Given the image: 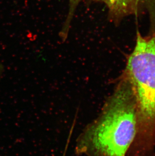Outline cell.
I'll return each mask as SVG.
<instances>
[{
  "label": "cell",
  "instance_id": "6da1fadb",
  "mask_svg": "<svg viewBox=\"0 0 155 156\" xmlns=\"http://www.w3.org/2000/svg\"><path fill=\"white\" fill-rule=\"evenodd\" d=\"M136 131V104L132 84L123 74L99 115L77 140L75 153L86 156H126Z\"/></svg>",
  "mask_w": 155,
  "mask_h": 156
},
{
  "label": "cell",
  "instance_id": "7a4b0ae2",
  "mask_svg": "<svg viewBox=\"0 0 155 156\" xmlns=\"http://www.w3.org/2000/svg\"><path fill=\"white\" fill-rule=\"evenodd\" d=\"M105 5L109 19L114 23H119L125 18L143 14L148 15L150 22L149 34H155V0H95Z\"/></svg>",
  "mask_w": 155,
  "mask_h": 156
},
{
  "label": "cell",
  "instance_id": "3957f363",
  "mask_svg": "<svg viewBox=\"0 0 155 156\" xmlns=\"http://www.w3.org/2000/svg\"><path fill=\"white\" fill-rule=\"evenodd\" d=\"M82 0H69L70 9H69V14L66 20L64 25L63 27V30L61 31V37L63 40H66L69 33V27L70 25L71 21L73 16L76 7L79 3Z\"/></svg>",
  "mask_w": 155,
  "mask_h": 156
},
{
  "label": "cell",
  "instance_id": "277c9868",
  "mask_svg": "<svg viewBox=\"0 0 155 156\" xmlns=\"http://www.w3.org/2000/svg\"><path fill=\"white\" fill-rule=\"evenodd\" d=\"M2 72V67L1 64H0V76L1 75Z\"/></svg>",
  "mask_w": 155,
  "mask_h": 156
},
{
  "label": "cell",
  "instance_id": "5b68a950",
  "mask_svg": "<svg viewBox=\"0 0 155 156\" xmlns=\"http://www.w3.org/2000/svg\"></svg>",
  "mask_w": 155,
  "mask_h": 156
}]
</instances>
